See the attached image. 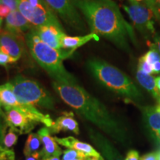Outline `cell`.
Returning a JSON list of instances; mask_svg holds the SVG:
<instances>
[{"label":"cell","mask_w":160,"mask_h":160,"mask_svg":"<svg viewBox=\"0 0 160 160\" xmlns=\"http://www.w3.org/2000/svg\"><path fill=\"white\" fill-rule=\"evenodd\" d=\"M48 128L51 134H57L61 131H71L77 135L79 134V124L73 112H63L62 114L53 122V125Z\"/></svg>","instance_id":"obj_16"},{"label":"cell","mask_w":160,"mask_h":160,"mask_svg":"<svg viewBox=\"0 0 160 160\" xmlns=\"http://www.w3.org/2000/svg\"><path fill=\"white\" fill-rule=\"evenodd\" d=\"M56 14L63 20L66 25L75 31L85 32L86 25L78 11L73 0H44Z\"/></svg>","instance_id":"obj_9"},{"label":"cell","mask_w":160,"mask_h":160,"mask_svg":"<svg viewBox=\"0 0 160 160\" xmlns=\"http://www.w3.org/2000/svg\"><path fill=\"white\" fill-rule=\"evenodd\" d=\"M38 135L42 144V148L40 150L39 153L41 160L51 157H59L63 154L62 150L59 147L54 139L51 136V133L48 127H43L37 131Z\"/></svg>","instance_id":"obj_14"},{"label":"cell","mask_w":160,"mask_h":160,"mask_svg":"<svg viewBox=\"0 0 160 160\" xmlns=\"http://www.w3.org/2000/svg\"><path fill=\"white\" fill-rule=\"evenodd\" d=\"M158 105H159L160 107V99L159 100V102H158Z\"/></svg>","instance_id":"obj_43"},{"label":"cell","mask_w":160,"mask_h":160,"mask_svg":"<svg viewBox=\"0 0 160 160\" xmlns=\"http://www.w3.org/2000/svg\"><path fill=\"white\" fill-rule=\"evenodd\" d=\"M11 12V10L8 7H7L5 5H2V4L0 5V18H2V19L6 18L10 14Z\"/></svg>","instance_id":"obj_31"},{"label":"cell","mask_w":160,"mask_h":160,"mask_svg":"<svg viewBox=\"0 0 160 160\" xmlns=\"http://www.w3.org/2000/svg\"><path fill=\"white\" fill-rule=\"evenodd\" d=\"M125 160H139V152L135 150H131L128 151V153L126 155Z\"/></svg>","instance_id":"obj_30"},{"label":"cell","mask_w":160,"mask_h":160,"mask_svg":"<svg viewBox=\"0 0 160 160\" xmlns=\"http://www.w3.org/2000/svg\"><path fill=\"white\" fill-rule=\"evenodd\" d=\"M138 69L140 71H143L144 73H148V74H153V68L152 65L148 62H146L145 60H143L141 57L139 59V63H138Z\"/></svg>","instance_id":"obj_25"},{"label":"cell","mask_w":160,"mask_h":160,"mask_svg":"<svg viewBox=\"0 0 160 160\" xmlns=\"http://www.w3.org/2000/svg\"><path fill=\"white\" fill-rule=\"evenodd\" d=\"M137 82L144 89L148 91L149 93L157 100V102L160 99V93L157 88L156 78L151 74L144 73L143 71L137 69L136 74Z\"/></svg>","instance_id":"obj_20"},{"label":"cell","mask_w":160,"mask_h":160,"mask_svg":"<svg viewBox=\"0 0 160 160\" xmlns=\"http://www.w3.org/2000/svg\"><path fill=\"white\" fill-rule=\"evenodd\" d=\"M3 108L2 106V104L0 102V115H5V112L3 111Z\"/></svg>","instance_id":"obj_37"},{"label":"cell","mask_w":160,"mask_h":160,"mask_svg":"<svg viewBox=\"0 0 160 160\" xmlns=\"http://www.w3.org/2000/svg\"><path fill=\"white\" fill-rule=\"evenodd\" d=\"M155 136H156V137H157V138L158 139L160 140V130H159V131H158L157 133H155Z\"/></svg>","instance_id":"obj_39"},{"label":"cell","mask_w":160,"mask_h":160,"mask_svg":"<svg viewBox=\"0 0 160 160\" xmlns=\"http://www.w3.org/2000/svg\"><path fill=\"white\" fill-rule=\"evenodd\" d=\"M153 74H159L160 73V62L152 65Z\"/></svg>","instance_id":"obj_34"},{"label":"cell","mask_w":160,"mask_h":160,"mask_svg":"<svg viewBox=\"0 0 160 160\" xmlns=\"http://www.w3.org/2000/svg\"><path fill=\"white\" fill-rule=\"evenodd\" d=\"M141 58L143 60H145L146 62H148L151 65H154V64L157 62H159L160 53L155 44H151V48L142 57H141Z\"/></svg>","instance_id":"obj_23"},{"label":"cell","mask_w":160,"mask_h":160,"mask_svg":"<svg viewBox=\"0 0 160 160\" xmlns=\"http://www.w3.org/2000/svg\"><path fill=\"white\" fill-rule=\"evenodd\" d=\"M154 2L156 4V5H157L158 10H159L160 12V0H154Z\"/></svg>","instance_id":"obj_36"},{"label":"cell","mask_w":160,"mask_h":160,"mask_svg":"<svg viewBox=\"0 0 160 160\" xmlns=\"http://www.w3.org/2000/svg\"><path fill=\"white\" fill-rule=\"evenodd\" d=\"M128 1H129V2H131V0H128Z\"/></svg>","instance_id":"obj_46"},{"label":"cell","mask_w":160,"mask_h":160,"mask_svg":"<svg viewBox=\"0 0 160 160\" xmlns=\"http://www.w3.org/2000/svg\"><path fill=\"white\" fill-rule=\"evenodd\" d=\"M139 160H159V153L158 151L146 153L140 158Z\"/></svg>","instance_id":"obj_29"},{"label":"cell","mask_w":160,"mask_h":160,"mask_svg":"<svg viewBox=\"0 0 160 160\" xmlns=\"http://www.w3.org/2000/svg\"><path fill=\"white\" fill-rule=\"evenodd\" d=\"M5 112L6 122L19 134H27L31 133L38 124L37 122L29 119L24 113L15 108L5 109Z\"/></svg>","instance_id":"obj_10"},{"label":"cell","mask_w":160,"mask_h":160,"mask_svg":"<svg viewBox=\"0 0 160 160\" xmlns=\"http://www.w3.org/2000/svg\"><path fill=\"white\" fill-rule=\"evenodd\" d=\"M92 40L99 41V37L93 33H90L84 36H77V37L65 35L61 40V48L67 51L71 57L78 48Z\"/></svg>","instance_id":"obj_18"},{"label":"cell","mask_w":160,"mask_h":160,"mask_svg":"<svg viewBox=\"0 0 160 160\" xmlns=\"http://www.w3.org/2000/svg\"><path fill=\"white\" fill-rule=\"evenodd\" d=\"M86 157H88V155H86L85 153H82V152L77 151V150L74 149L68 148L67 150L63 151L62 158L61 160H73L77 159H84Z\"/></svg>","instance_id":"obj_24"},{"label":"cell","mask_w":160,"mask_h":160,"mask_svg":"<svg viewBox=\"0 0 160 160\" xmlns=\"http://www.w3.org/2000/svg\"><path fill=\"white\" fill-rule=\"evenodd\" d=\"M19 135V133L13 128L10 127L7 124L0 139V145L4 150L11 149V148L17 142Z\"/></svg>","instance_id":"obj_21"},{"label":"cell","mask_w":160,"mask_h":160,"mask_svg":"<svg viewBox=\"0 0 160 160\" xmlns=\"http://www.w3.org/2000/svg\"><path fill=\"white\" fill-rule=\"evenodd\" d=\"M30 53L37 62L55 82L65 84H78L74 76L66 70L63 61L70 56L67 51L54 49L43 42L31 30L25 36Z\"/></svg>","instance_id":"obj_4"},{"label":"cell","mask_w":160,"mask_h":160,"mask_svg":"<svg viewBox=\"0 0 160 160\" xmlns=\"http://www.w3.org/2000/svg\"><path fill=\"white\" fill-rule=\"evenodd\" d=\"M2 19L0 18V33H1V28H2Z\"/></svg>","instance_id":"obj_41"},{"label":"cell","mask_w":160,"mask_h":160,"mask_svg":"<svg viewBox=\"0 0 160 160\" xmlns=\"http://www.w3.org/2000/svg\"><path fill=\"white\" fill-rule=\"evenodd\" d=\"M42 142L38 133H31L28 135L26 142L24 148V155L26 157H28L30 155L33 154L37 152L40 151Z\"/></svg>","instance_id":"obj_22"},{"label":"cell","mask_w":160,"mask_h":160,"mask_svg":"<svg viewBox=\"0 0 160 160\" xmlns=\"http://www.w3.org/2000/svg\"><path fill=\"white\" fill-rule=\"evenodd\" d=\"M1 3L8 7L11 10V11L18 10L19 0H1Z\"/></svg>","instance_id":"obj_28"},{"label":"cell","mask_w":160,"mask_h":160,"mask_svg":"<svg viewBox=\"0 0 160 160\" xmlns=\"http://www.w3.org/2000/svg\"><path fill=\"white\" fill-rule=\"evenodd\" d=\"M153 40H154V44L160 53V33H156L153 37Z\"/></svg>","instance_id":"obj_33"},{"label":"cell","mask_w":160,"mask_h":160,"mask_svg":"<svg viewBox=\"0 0 160 160\" xmlns=\"http://www.w3.org/2000/svg\"><path fill=\"white\" fill-rule=\"evenodd\" d=\"M19 11L33 28L44 25H55L62 28L56 13L48 6L45 2L39 7L33 8L28 0H19Z\"/></svg>","instance_id":"obj_8"},{"label":"cell","mask_w":160,"mask_h":160,"mask_svg":"<svg viewBox=\"0 0 160 160\" xmlns=\"http://www.w3.org/2000/svg\"><path fill=\"white\" fill-rule=\"evenodd\" d=\"M1 4H2V3H1V0H0V5H1Z\"/></svg>","instance_id":"obj_45"},{"label":"cell","mask_w":160,"mask_h":160,"mask_svg":"<svg viewBox=\"0 0 160 160\" xmlns=\"http://www.w3.org/2000/svg\"><path fill=\"white\" fill-rule=\"evenodd\" d=\"M73 2L85 17L91 33L106 38L127 53L131 52L130 42L137 45L133 27L113 0H73Z\"/></svg>","instance_id":"obj_2"},{"label":"cell","mask_w":160,"mask_h":160,"mask_svg":"<svg viewBox=\"0 0 160 160\" xmlns=\"http://www.w3.org/2000/svg\"><path fill=\"white\" fill-rule=\"evenodd\" d=\"M10 83L16 97L22 102L45 109H54V98L37 82L19 75Z\"/></svg>","instance_id":"obj_5"},{"label":"cell","mask_w":160,"mask_h":160,"mask_svg":"<svg viewBox=\"0 0 160 160\" xmlns=\"http://www.w3.org/2000/svg\"><path fill=\"white\" fill-rule=\"evenodd\" d=\"M52 86L59 97L78 115L118 142L125 144L128 142V133L122 122L111 113L105 104L79 84H65L53 81Z\"/></svg>","instance_id":"obj_1"},{"label":"cell","mask_w":160,"mask_h":160,"mask_svg":"<svg viewBox=\"0 0 160 160\" xmlns=\"http://www.w3.org/2000/svg\"><path fill=\"white\" fill-rule=\"evenodd\" d=\"M33 32L39 39L54 49L61 48V40L66 33L62 28L55 25H44L39 28H33Z\"/></svg>","instance_id":"obj_13"},{"label":"cell","mask_w":160,"mask_h":160,"mask_svg":"<svg viewBox=\"0 0 160 160\" xmlns=\"http://www.w3.org/2000/svg\"><path fill=\"white\" fill-rule=\"evenodd\" d=\"M0 102L3 109L15 108L24 113L26 117L37 123H42L45 127L51 128L53 120L48 114H45L39 111L34 106L20 102L13 93L12 85L10 82L0 85Z\"/></svg>","instance_id":"obj_6"},{"label":"cell","mask_w":160,"mask_h":160,"mask_svg":"<svg viewBox=\"0 0 160 160\" xmlns=\"http://www.w3.org/2000/svg\"><path fill=\"white\" fill-rule=\"evenodd\" d=\"M73 160H84V159H73Z\"/></svg>","instance_id":"obj_44"},{"label":"cell","mask_w":160,"mask_h":160,"mask_svg":"<svg viewBox=\"0 0 160 160\" xmlns=\"http://www.w3.org/2000/svg\"><path fill=\"white\" fill-rule=\"evenodd\" d=\"M156 84H157V88L160 93V75L156 77Z\"/></svg>","instance_id":"obj_35"},{"label":"cell","mask_w":160,"mask_h":160,"mask_svg":"<svg viewBox=\"0 0 160 160\" xmlns=\"http://www.w3.org/2000/svg\"><path fill=\"white\" fill-rule=\"evenodd\" d=\"M140 2L141 3L142 2H145V0H131V2Z\"/></svg>","instance_id":"obj_40"},{"label":"cell","mask_w":160,"mask_h":160,"mask_svg":"<svg viewBox=\"0 0 160 160\" xmlns=\"http://www.w3.org/2000/svg\"><path fill=\"white\" fill-rule=\"evenodd\" d=\"M54 139L59 145L63 146V147L68 148L69 149L77 150V151L82 152V153H85L88 156L95 157L102 160H105L102 156L101 155V153L97 150H96L93 146L88 143L83 142L76 139L75 137H68L59 138L57 137H54Z\"/></svg>","instance_id":"obj_17"},{"label":"cell","mask_w":160,"mask_h":160,"mask_svg":"<svg viewBox=\"0 0 160 160\" xmlns=\"http://www.w3.org/2000/svg\"><path fill=\"white\" fill-rule=\"evenodd\" d=\"M88 135L105 160H123L122 155L105 137L97 130L89 128Z\"/></svg>","instance_id":"obj_12"},{"label":"cell","mask_w":160,"mask_h":160,"mask_svg":"<svg viewBox=\"0 0 160 160\" xmlns=\"http://www.w3.org/2000/svg\"><path fill=\"white\" fill-rule=\"evenodd\" d=\"M0 51L17 62L24 52L23 37H18L5 30L2 31L0 33Z\"/></svg>","instance_id":"obj_11"},{"label":"cell","mask_w":160,"mask_h":160,"mask_svg":"<svg viewBox=\"0 0 160 160\" xmlns=\"http://www.w3.org/2000/svg\"><path fill=\"white\" fill-rule=\"evenodd\" d=\"M142 113L144 121L152 133L155 134L160 130V107L156 106H143L140 107Z\"/></svg>","instance_id":"obj_19"},{"label":"cell","mask_w":160,"mask_h":160,"mask_svg":"<svg viewBox=\"0 0 160 160\" xmlns=\"http://www.w3.org/2000/svg\"><path fill=\"white\" fill-rule=\"evenodd\" d=\"M5 151V150H4V149L2 148V146L0 145V151Z\"/></svg>","instance_id":"obj_42"},{"label":"cell","mask_w":160,"mask_h":160,"mask_svg":"<svg viewBox=\"0 0 160 160\" xmlns=\"http://www.w3.org/2000/svg\"><path fill=\"white\" fill-rule=\"evenodd\" d=\"M25 160H41V156H40L39 151L32 155H30L28 157H26Z\"/></svg>","instance_id":"obj_32"},{"label":"cell","mask_w":160,"mask_h":160,"mask_svg":"<svg viewBox=\"0 0 160 160\" xmlns=\"http://www.w3.org/2000/svg\"><path fill=\"white\" fill-rule=\"evenodd\" d=\"M33 28V25L18 10L11 11L5 18V31L18 37H22L25 32Z\"/></svg>","instance_id":"obj_15"},{"label":"cell","mask_w":160,"mask_h":160,"mask_svg":"<svg viewBox=\"0 0 160 160\" xmlns=\"http://www.w3.org/2000/svg\"><path fill=\"white\" fill-rule=\"evenodd\" d=\"M0 160H15V153L13 149L0 151Z\"/></svg>","instance_id":"obj_26"},{"label":"cell","mask_w":160,"mask_h":160,"mask_svg":"<svg viewBox=\"0 0 160 160\" xmlns=\"http://www.w3.org/2000/svg\"><path fill=\"white\" fill-rule=\"evenodd\" d=\"M43 160H61L59 157H51V158H48V159H43Z\"/></svg>","instance_id":"obj_38"},{"label":"cell","mask_w":160,"mask_h":160,"mask_svg":"<svg viewBox=\"0 0 160 160\" xmlns=\"http://www.w3.org/2000/svg\"><path fill=\"white\" fill-rule=\"evenodd\" d=\"M123 9L128 13L133 26L143 36L149 39L156 34L155 21L157 17L155 12L145 3L129 2V5H123Z\"/></svg>","instance_id":"obj_7"},{"label":"cell","mask_w":160,"mask_h":160,"mask_svg":"<svg viewBox=\"0 0 160 160\" xmlns=\"http://www.w3.org/2000/svg\"><path fill=\"white\" fill-rule=\"evenodd\" d=\"M13 62H16V61L13 58L0 51V65L7 66L8 64Z\"/></svg>","instance_id":"obj_27"},{"label":"cell","mask_w":160,"mask_h":160,"mask_svg":"<svg viewBox=\"0 0 160 160\" xmlns=\"http://www.w3.org/2000/svg\"><path fill=\"white\" fill-rule=\"evenodd\" d=\"M86 65L98 82L107 89L134 102L143 100L141 90L118 68L99 58H91L87 61Z\"/></svg>","instance_id":"obj_3"}]
</instances>
